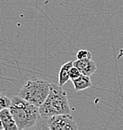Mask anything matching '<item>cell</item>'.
<instances>
[{
	"label": "cell",
	"mask_w": 123,
	"mask_h": 130,
	"mask_svg": "<svg viewBox=\"0 0 123 130\" xmlns=\"http://www.w3.org/2000/svg\"><path fill=\"white\" fill-rule=\"evenodd\" d=\"M51 83L44 79H31L25 83L19 96L37 107H40L50 93Z\"/></svg>",
	"instance_id": "obj_3"
},
{
	"label": "cell",
	"mask_w": 123,
	"mask_h": 130,
	"mask_svg": "<svg viewBox=\"0 0 123 130\" xmlns=\"http://www.w3.org/2000/svg\"><path fill=\"white\" fill-rule=\"evenodd\" d=\"M72 82H73V87H74L75 91H77V92L86 90L93 86L91 78L88 77V76L83 75V74H81L78 79L73 80Z\"/></svg>",
	"instance_id": "obj_7"
},
{
	"label": "cell",
	"mask_w": 123,
	"mask_h": 130,
	"mask_svg": "<svg viewBox=\"0 0 123 130\" xmlns=\"http://www.w3.org/2000/svg\"><path fill=\"white\" fill-rule=\"evenodd\" d=\"M80 75H81V73H80V70L78 68H76L75 67H73L72 68H71L70 72H69V77H70V79L72 81L78 79Z\"/></svg>",
	"instance_id": "obj_12"
},
{
	"label": "cell",
	"mask_w": 123,
	"mask_h": 130,
	"mask_svg": "<svg viewBox=\"0 0 123 130\" xmlns=\"http://www.w3.org/2000/svg\"><path fill=\"white\" fill-rule=\"evenodd\" d=\"M0 120L3 130H19L17 123L9 108H5L0 112Z\"/></svg>",
	"instance_id": "obj_6"
},
{
	"label": "cell",
	"mask_w": 123,
	"mask_h": 130,
	"mask_svg": "<svg viewBox=\"0 0 123 130\" xmlns=\"http://www.w3.org/2000/svg\"><path fill=\"white\" fill-rule=\"evenodd\" d=\"M24 130H34L33 127H31V128H26V129H24Z\"/></svg>",
	"instance_id": "obj_14"
},
{
	"label": "cell",
	"mask_w": 123,
	"mask_h": 130,
	"mask_svg": "<svg viewBox=\"0 0 123 130\" xmlns=\"http://www.w3.org/2000/svg\"><path fill=\"white\" fill-rule=\"evenodd\" d=\"M0 130H3V126H2V122H1V120H0Z\"/></svg>",
	"instance_id": "obj_13"
},
{
	"label": "cell",
	"mask_w": 123,
	"mask_h": 130,
	"mask_svg": "<svg viewBox=\"0 0 123 130\" xmlns=\"http://www.w3.org/2000/svg\"><path fill=\"white\" fill-rule=\"evenodd\" d=\"M39 109L40 116L45 119L58 115H71V108L66 92L60 86L51 83L48 97Z\"/></svg>",
	"instance_id": "obj_1"
},
{
	"label": "cell",
	"mask_w": 123,
	"mask_h": 130,
	"mask_svg": "<svg viewBox=\"0 0 123 130\" xmlns=\"http://www.w3.org/2000/svg\"><path fill=\"white\" fill-rule=\"evenodd\" d=\"M33 128L34 130H50L48 123H47V119L40 116L35 126L33 127Z\"/></svg>",
	"instance_id": "obj_9"
},
{
	"label": "cell",
	"mask_w": 123,
	"mask_h": 130,
	"mask_svg": "<svg viewBox=\"0 0 123 130\" xmlns=\"http://www.w3.org/2000/svg\"><path fill=\"white\" fill-rule=\"evenodd\" d=\"M11 105V99L0 93V112L5 108H9Z\"/></svg>",
	"instance_id": "obj_11"
},
{
	"label": "cell",
	"mask_w": 123,
	"mask_h": 130,
	"mask_svg": "<svg viewBox=\"0 0 123 130\" xmlns=\"http://www.w3.org/2000/svg\"><path fill=\"white\" fill-rule=\"evenodd\" d=\"M77 59H80V60H84V59H92V53L90 51L86 49H81L78 51L76 54Z\"/></svg>",
	"instance_id": "obj_10"
},
{
	"label": "cell",
	"mask_w": 123,
	"mask_h": 130,
	"mask_svg": "<svg viewBox=\"0 0 123 130\" xmlns=\"http://www.w3.org/2000/svg\"><path fill=\"white\" fill-rule=\"evenodd\" d=\"M9 109L17 123L19 130L33 127L40 117L39 107L19 96H15L11 99Z\"/></svg>",
	"instance_id": "obj_2"
},
{
	"label": "cell",
	"mask_w": 123,
	"mask_h": 130,
	"mask_svg": "<svg viewBox=\"0 0 123 130\" xmlns=\"http://www.w3.org/2000/svg\"><path fill=\"white\" fill-rule=\"evenodd\" d=\"M50 130H79L74 118L71 115L53 116L47 119Z\"/></svg>",
	"instance_id": "obj_4"
},
{
	"label": "cell",
	"mask_w": 123,
	"mask_h": 130,
	"mask_svg": "<svg viewBox=\"0 0 123 130\" xmlns=\"http://www.w3.org/2000/svg\"><path fill=\"white\" fill-rule=\"evenodd\" d=\"M73 67L80 70L81 74L88 77H91L97 70V65L93 59H76L73 61Z\"/></svg>",
	"instance_id": "obj_5"
},
{
	"label": "cell",
	"mask_w": 123,
	"mask_h": 130,
	"mask_svg": "<svg viewBox=\"0 0 123 130\" xmlns=\"http://www.w3.org/2000/svg\"><path fill=\"white\" fill-rule=\"evenodd\" d=\"M73 67V62L68 61L66 63H65L60 67V70H59V83H58L59 86L63 87L70 79L69 72H70V70Z\"/></svg>",
	"instance_id": "obj_8"
}]
</instances>
